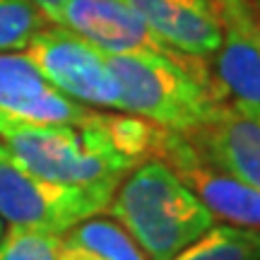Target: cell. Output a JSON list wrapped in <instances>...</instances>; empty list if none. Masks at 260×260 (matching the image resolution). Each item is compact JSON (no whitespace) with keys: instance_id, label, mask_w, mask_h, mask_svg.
I'll return each instance as SVG.
<instances>
[{"instance_id":"8fae6325","label":"cell","mask_w":260,"mask_h":260,"mask_svg":"<svg viewBox=\"0 0 260 260\" xmlns=\"http://www.w3.org/2000/svg\"><path fill=\"white\" fill-rule=\"evenodd\" d=\"M186 138L217 167L260 190V109L222 102L212 118Z\"/></svg>"},{"instance_id":"2e32d148","label":"cell","mask_w":260,"mask_h":260,"mask_svg":"<svg viewBox=\"0 0 260 260\" xmlns=\"http://www.w3.org/2000/svg\"><path fill=\"white\" fill-rule=\"evenodd\" d=\"M0 159H10V154L5 152V147H3V142H0Z\"/></svg>"},{"instance_id":"8992f818","label":"cell","mask_w":260,"mask_h":260,"mask_svg":"<svg viewBox=\"0 0 260 260\" xmlns=\"http://www.w3.org/2000/svg\"><path fill=\"white\" fill-rule=\"evenodd\" d=\"M22 53L65 96L84 106L121 111V87L106 63V53L89 41L46 24Z\"/></svg>"},{"instance_id":"52a82bcc","label":"cell","mask_w":260,"mask_h":260,"mask_svg":"<svg viewBox=\"0 0 260 260\" xmlns=\"http://www.w3.org/2000/svg\"><path fill=\"white\" fill-rule=\"evenodd\" d=\"M46 24L89 41L106 56L164 53L176 56L159 41L125 0H31ZM186 60V58H181Z\"/></svg>"},{"instance_id":"5b68a950","label":"cell","mask_w":260,"mask_h":260,"mask_svg":"<svg viewBox=\"0 0 260 260\" xmlns=\"http://www.w3.org/2000/svg\"><path fill=\"white\" fill-rule=\"evenodd\" d=\"M149 154L161 159L183 181V186L198 195L214 219L219 217L236 226L260 229V190L217 167L186 135L154 125Z\"/></svg>"},{"instance_id":"ac0fdd59","label":"cell","mask_w":260,"mask_h":260,"mask_svg":"<svg viewBox=\"0 0 260 260\" xmlns=\"http://www.w3.org/2000/svg\"><path fill=\"white\" fill-rule=\"evenodd\" d=\"M255 3H258V8H260V0H255Z\"/></svg>"},{"instance_id":"7c38bea8","label":"cell","mask_w":260,"mask_h":260,"mask_svg":"<svg viewBox=\"0 0 260 260\" xmlns=\"http://www.w3.org/2000/svg\"><path fill=\"white\" fill-rule=\"evenodd\" d=\"M58 260H149L118 222L89 217L60 234Z\"/></svg>"},{"instance_id":"5bb4252c","label":"cell","mask_w":260,"mask_h":260,"mask_svg":"<svg viewBox=\"0 0 260 260\" xmlns=\"http://www.w3.org/2000/svg\"><path fill=\"white\" fill-rule=\"evenodd\" d=\"M46 27L31 0H0V53H17Z\"/></svg>"},{"instance_id":"30bf717a","label":"cell","mask_w":260,"mask_h":260,"mask_svg":"<svg viewBox=\"0 0 260 260\" xmlns=\"http://www.w3.org/2000/svg\"><path fill=\"white\" fill-rule=\"evenodd\" d=\"M154 37L186 60H207L222 44V24L210 0H125Z\"/></svg>"},{"instance_id":"7a4b0ae2","label":"cell","mask_w":260,"mask_h":260,"mask_svg":"<svg viewBox=\"0 0 260 260\" xmlns=\"http://www.w3.org/2000/svg\"><path fill=\"white\" fill-rule=\"evenodd\" d=\"M106 210L149 260H174L214 226V214L154 157L123 178Z\"/></svg>"},{"instance_id":"9a60e30c","label":"cell","mask_w":260,"mask_h":260,"mask_svg":"<svg viewBox=\"0 0 260 260\" xmlns=\"http://www.w3.org/2000/svg\"><path fill=\"white\" fill-rule=\"evenodd\" d=\"M56 234H39L12 226L0 236V260H58Z\"/></svg>"},{"instance_id":"ba28073f","label":"cell","mask_w":260,"mask_h":260,"mask_svg":"<svg viewBox=\"0 0 260 260\" xmlns=\"http://www.w3.org/2000/svg\"><path fill=\"white\" fill-rule=\"evenodd\" d=\"M222 24L212 80L224 102L260 109V8L255 0H210Z\"/></svg>"},{"instance_id":"6da1fadb","label":"cell","mask_w":260,"mask_h":260,"mask_svg":"<svg viewBox=\"0 0 260 260\" xmlns=\"http://www.w3.org/2000/svg\"><path fill=\"white\" fill-rule=\"evenodd\" d=\"M116 116L94 125H39L0 113V142L10 159L63 186H118L138 159L116 142Z\"/></svg>"},{"instance_id":"4fadbf2b","label":"cell","mask_w":260,"mask_h":260,"mask_svg":"<svg viewBox=\"0 0 260 260\" xmlns=\"http://www.w3.org/2000/svg\"><path fill=\"white\" fill-rule=\"evenodd\" d=\"M174 260H260V229L236 224L212 226Z\"/></svg>"},{"instance_id":"277c9868","label":"cell","mask_w":260,"mask_h":260,"mask_svg":"<svg viewBox=\"0 0 260 260\" xmlns=\"http://www.w3.org/2000/svg\"><path fill=\"white\" fill-rule=\"evenodd\" d=\"M106 186H63L0 159V219L39 234H65L75 224L104 212L116 193Z\"/></svg>"},{"instance_id":"9c48e42d","label":"cell","mask_w":260,"mask_h":260,"mask_svg":"<svg viewBox=\"0 0 260 260\" xmlns=\"http://www.w3.org/2000/svg\"><path fill=\"white\" fill-rule=\"evenodd\" d=\"M0 113L39 125H94L104 113L89 111L84 104L58 92L22 51L0 53Z\"/></svg>"},{"instance_id":"3957f363","label":"cell","mask_w":260,"mask_h":260,"mask_svg":"<svg viewBox=\"0 0 260 260\" xmlns=\"http://www.w3.org/2000/svg\"><path fill=\"white\" fill-rule=\"evenodd\" d=\"M106 63L121 87V111L159 128L190 135L224 102L200 60H181L164 53H125L106 56Z\"/></svg>"},{"instance_id":"e0dca14e","label":"cell","mask_w":260,"mask_h":260,"mask_svg":"<svg viewBox=\"0 0 260 260\" xmlns=\"http://www.w3.org/2000/svg\"><path fill=\"white\" fill-rule=\"evenodd\" d=\"M3 234H5V232H3V219H0V236H3Z\"/></svg>"}]
</instances>
